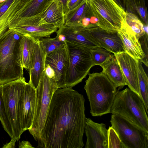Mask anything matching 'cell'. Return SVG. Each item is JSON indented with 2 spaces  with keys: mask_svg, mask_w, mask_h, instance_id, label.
I'll return each instance as SVG.
<instances>
[{
  "mask_svg": "<svg viewBox=\"0 0 148 148\" xmlns=\"http://www.w3.org/2000/svg\"><path fill=\"white\" fill-rule=\"evenodd\" d=\"M24 77L2 85L6 114L12 127L13 138L17 141L23 132L21 124V108L25 86Z\"/></svg>",
  "mask_w": 148,
  "mask_h": 148,
  "instance_id": "5b68a950",
  "label": "cell"
},
{
  "mask_svg": "<svg viewBox=\"0 0 148 148\" xmlns=\"http://www.w3.org/2000/svg\"><path fill=\"white\" fill-rule=\"evenodd\" d=\"M123 3L126 12L138 16L143 24L148 26V13L145 0H123Z\"/></svg>",
  "mask_w": 148,
  "mask_h": 148,
  "instance_id": "603a6c76",
  "label": "cell"
},
{
  "mask_svg": "<svg viewBox=\"0 0 148 148\" xmlns=\"http://www.w3.org/2000/svg\"><path fill=\"white\" fill-rule=\"evenodd\" d=\"M18 9L11 5L5 13L0 17V40L10 30L9 24L14 17L19 13Z\"/></svg>",
  "mask_w": 148,
  "mask_h": 148,
  "instance_id": "4316f807",
  "label": "cell"
},
{
  "mask_svg": "<svg viewBox=\"0 0 148 148\" xmlns=\"http://www.w3.org/2000/svg\"><path fill=\"white\" fill-rule=\"evenodd\" d=\"M91 16L96 18L97 26L110 32L120 29L126 13L114 0H88Z\"/></svg>",
  "mask_w": 148,
  "mask_h": 148,
  "instance_id": "ba28073f",
  "label": "cell"
},
{
  "mask_svg": "<svg viewBox=\"0 0 148 148\" xmlns=\"http://www.w3.org/2000/svg\"><path fill=\"white\" fill-rule=\"evenodd\" d=\"M36 40L32 37L23 35L21 40V55L23 66L28 71Z\"/></svg>",
  "mask_w": 148,
  "mask_h": 148,
  "instance_id": "cb8c5ba5",
  "label": "cell"
},
{
  "mask_svg": "<svg viewBox=\"0 0 148 148\" xmlns=\"http://www.w3.org/2000/svg\"><path fill=\"white\" fill-rule=\"evenodd\" d=\"M108 148H126L114 129L110 126L108 129Z\"/></svg>",
  "mask_w": 148,
  "mask_h": 148,
  "instance_id": "4dcf8cb0",
  "label": "cell"
},
{
  "mask_svg": "<svg viewBox=\"0 0 148 148\" xmlns=\"http://www.w3.org/2000/svg\"><path fill=\"white\" fill-rule=\"evenodd\" d=\"M144 103L136 93L126 88L117 91L110 110L148 132V118Z\"/></svg>",
  "mask_w": 148,
  "mask_h": 148,
  "instance_id": "277c9868",
  "label": "cell"
},
{
  "mask_svg": "<svg viewBox=\"0 0 148 148\" xmlns=\"http://www.w3.org/2000/svg\"><path fill=\"white\" fill-rule=\"evenodd\" d=\"M16 141L15 139H11L9 143L4 145L2 148H15V143Z\"/></svg>",
  "mask_w": 148,
  "mask_h": 148,
  "instance_id": "8d00e7d4",
  "label": "cell"
},
{
  "mask_svg": "<svg viewBox=\"0 0 148 148\" xmlns=\"http://www.w3.org/2000/svg\"><path fill=\"white\" fill-rule=\"evenodd\" d=\"M0 120L5 130L12 139L13 133L12 127L5 110L3 95L2 85L0 83Z\"/></svg>",
  "mask_w": 148,
  "mask_h": 148,
  "instance_id": "f546056e",
  "label": "cell"
},
{
  "mask_svg": "<svg viewBox=\"0 0 148 148\" xmlns=\"http://www.w3.org/2000/svg\"><path fill=\"white\" fill-rule=\"evenodd\" d=\"M116 3L121 7L124 9V6L123 3V0H114Z\"/></svg>",
  "mask_w": 148,
  "mask_h": 148,
  "instance_id": "f35d334b",
  "label": "cell"
},
{
  "mask_svg": "<svg viewBox=\"0 0 148 148\" xmlns=\"http://www.w3.org/2000/svg\"><path fill=\"white\" fill-rule=\"evenodd\" d=\"M139 40L142 49L145 54V57L142 62L147 67L148 66V34L145 33V34L142 36L139 39Z\"/></svg>",
  "mask_w": 148,
  "mask_h": 148,
  "instance_id": "1f68e13d",
  "label": "cell"
},
{
  "mask_svg": "<svg viewBox=\"0 0 148 148\" xmlns=\"http://www.w3.org/2000/svg\"><path fill=\"white\" fill-rule=\"evenodd\" d=\"M23 35L11 29L0 40V83L23 77L21 40Z\"/></svg>",
  "mask_w": 148,
  "mask_h": 148,
  "instance_id": "7a4b0ae2",
  "label": "cell"
},
{
  "mask_svg": "<svg viewBox=\"0 0 148 148\" xmlns=\"http://www.w3.org/2000/svg\"><path fill=\"white\" fill-rule=\"evenodd\" d=\"M45 64H49L54 70V79L59 88L66 87L65 76L69 64V58L66 46L57 49L46 56Z\"/></svg>",
  "mask_w": 148,
  "mask_h": 148,
  "instance_id": "8fae6325",
  "label": "cell"
},
{
  "mask_svg": "<svg viewBox=\"0 0 148 148\" xmlns=\"http://www.w3.org/2000/svg\"><path fill=\"white\" fill-rule=\"evenodd\" d=\"M137 69L140 97L147 113L148 109V78L141 62L137 61Z\"/></svg>",
  "mask_w": 148,
  "mask_h": 148,
  "instance_id": "484cf974",
  "label": "cell"
},
{
  "mask_svg": "<svg viewBox=\"0 0 148 148\" xmlns=\"http://www.w3.org/2000/svg\"><path fill=\"white\" fill-rule=\"evenodd\" d=\"M117 32L123 43L124 51L136 60L142 62L145 55L139 40L122 29H120Z\"/></svg>",
  "mask_w": 148,
  "mask_h": 148,
  "instance_id": "d6986e66",
  "label": "cell"
},
{
  "mask_svg": "<svg viewBox=\"0 0 148 148\" xmlns=\"http://www.w3.org/2000/svg\"><path fill=\"white\" fill-rule=\"evenodd\" d=\"M42 14L28 17L17 16L10 22V29L23 35L28 36L36 40L44 37H49L56 32L58 28L46 23L42 18Z\"/></svg>",
  "mask_w": 148,
  "mask_h": 148,
  "instance_id": "30bf717a",
  "label": "cell"
},
{
  "mask_svg": "<svg viewBox=\"0 0 148 148\" xmlns=\"http://www.w3.org/2000/svg\"><path fill=\"white\" fill-rule=\"evenodd\" d=\"M65 44L69 58L65 84L66 87L72 88L86 77L93 67L91 49L68 42Z\"/></svg>",
  "mask_w": 148,
  "mask_h": 148,
  "instance_id": "52a82bcc",
  "label": "cell"
},
{
  "mask_svg": "<svg viewBox=\"0 0 148 148\" xmlns=\"http://www.w3.org/2000/svg\"><path fill=\"white\" fill-rule=\"evenodd\" d=\"M84 87L93 116L110 113L116 88L102 72L88 74Z\"/></svg>",
  "mask_w": 148,
  "mask_h": 148,
  "instance_id": "3957f363",
  "label": "cell"
},
{
  "mask_svg": "<svg viewBox=\"0 0 148 148\" xmlns=\"http://www.w3.org/2000/svg\"><path fill=\"white\" fill-rule=\"evenodd\" d=\"M100 66L102 72L117 88H122L127 84L114 55L113 54Z\"/></svg>",
  "mask_w": 148,
  "mask_h": 148,
  "instance_id": "ac0fdd59",
  "label": "cell"
},
{
  "mask_svg": "<svg viewBox=\"0 0 148 148\" xmlns=\"http://www.w3.org/2000/svg\"><path fill=\"white\" fill-rule=\"evenodd\" d=\"M87 29L92 38L100 47L113 54L124 51L117 32H108L97 27Z\"/></svg>",
  "mask_w": 148,
  "mask_h": 148,
  "instance_id": "5bb4252c",
  "label": "cell"
},
{
  "mask_svg": "<svg viewBox=\"0 0 148 148\" xmlns=\"http://www.w3.org/2000/svg\"><path fill=\"white\" fill-rule=\"evenodd\" d=\"M65 15L62 2L60 0H53L42 13V18L46 23L58 28L64 24Z\"/></svg>",
  "mask_w": 148,
  "mask_h": 148,
  "instance_id": "ffe728a7",
  "label": "cell"
},
{
  "mask_svg": "<svg viewBox=\"0 0 148 148\" xmlns=\"http://www.w3.org/2000/svg\"><path fill=\"white\" fill-rule=\"evenodd\" d=\"M59 88L54 79L49 77L45 71L36 90L35 112L32 126L29 131L36 141L39 139L51 103L55 92Z\"/></svg>",
  "mask_w": 148,
  "mask_h": 148,
  "instance_id": "8992f818",
  "label": "cell"
},
{
  "mask_svg": "<svg viewBox=\"0 0 148 148\" xmlns=\"http://www.w3.org/2000/svg\"><path fill=\"white\" fill-rule=\"evenodd\" d=\"M84 132L87 138L85 148H108V129L105 124L86 118Z\"/></svg>",
  "mask_w": 148,
  "mask_h": 148,
  "instance_id": "4fadbf2b",
  "label": "cell"
},
{
  "mask_svg": "<svg viewBox=\"0 0 148 148\" xmlns=\"http://www.w3.org/2000/svg\"><path fill=\"white\" fill-rule=\"evenodd\" d=\"M85 100L72 88L58 89L52 96L38 142L41 148H82Z\"/></svg>",
  "mask_w": 148,
  "mask_h": 148,
  "instance_id": "6da1fadb",
  "label": "cell"
},
{
  "mask_svg": "<svg viewBox=\"0 0 148 148\" xmlns=\"http://www.w3.org/2000/svg\"><path fill=\"white\" fill-rule=\"evenodd\" d=\"M49 37L42 38L38 40L46 56L54 50L64 47L66 45L64 42L59 41L56 37Z\"/></svg>",
  "mask_w": 148,
  "mask_h": 148,
  "instance_id": "83f0119b",
  "label": "cell"
},
{
  "mask_svg": "<svg viewBox=\"0 0 148 148\" xmlns=\"http://www.w3.org/2000/svg\"><path fill=\"white\" fill-rule=\"evenodd\" d=\"M122 71L127 85L140 97L137 69V61L124 51L114 54Z\"/></svg>",
  "mask_w": 148,
  "mask_h": 148,
  "instance_id": "7c38bea8",
  "label": "cell"
},
{
  "mask_svg": "<svg viewBox=\"0 0 148 148\" xmlns=\"http://www.w3.org/2000/svg\"><path fill=\"white\" fill-rule=\"evenodd\" d=\"M18 147L19 148H34L30 143L28 141H22L20 142Z\"/></svg>",
  "mask_w": 148,
  "mask_h": 148,
  "instance_id": "d590c367",
  "label": "cell"
},
{
  "mask_svg": "<svg viewBox=\"0 0 148 148\" xmlns=\"http://www.w3.org/2000/svg\"><path fill=\"white\" fill-rule=\"evenodd\" d=\"M90 16L88 0H83L77 6L65 14L64 24L80 26L82 20Z\"/></svg>",
  "mask_w": 148,
  "mask_h": 148,
  "instance_id": "44dd1931",
  "label": "cell"
},
{
  "mask_svg": "<svg viewBox=\"0 0 148 148\" xmlns=\"http://www.w3.org/2000/svg\"><path fill=\"white\" fill-rule=\"evenodd\" d=\"M36 96V90L27 82L21 108V124L23 132L29 130L32 126L35 112Z\"/></svg>",
  "mask_w": 148,
  "mask_h": 148,
  "instance_id": "2e32d148",
  "label": "cell"
},
{
  "mask_svg": "<svg viewBox=\"0 0 148 148\" xmlns=\"http://www.w3.org/2000/svg\"><path fill=\"white\" fill-rule=\"evenodd\" d=\"M144 24L135 14L126 12L120 29L134 35L138 40L145 34Z\"/></svg>",
  "mask_w": 148,
  "mask_h": 148,
  "instance_id": "7402d4cb",
  "label": "cell"
},
{
  "mask_svg": "<svg viewBox=\"0 0 148 148\" xmlns=\"http://www.w3.org/2000/svg\"><path fill=\"white\" fill-rule=\"evenodd\" d=\"M110 122L126 148H148V132L117 114H112Z\"/></svg>",
  "mask_w": 148,
  "mask_h": 148,
  "instance_id": "9c48e42d",
  "label": "cell"
},
{
  "mask_svg": "<svg viewBox=\"0 0 148 148\" xmlns=\"http://www.w3.org/2000/svg\"><path fill=\"white\" fill-rule=\"evenodd\" d=\"M58 28L56 32L64 35L66 42L83 46L90 49L100 47L92 38L88 29L84 27L64 24Z\"/></svg>",
  "mask_w": 148,
  "mask_h": 148,
  "instance_id": "9a60e30c",
  "label": "cell"
},
{
  "mask_svg": "<svg viewBox=\"0 0 148 148\" xmlns=\"http://www.w3.org/2000/svg\"><path fill=\"white\" fill-rule=\"evenodd\" d=\"M90 53L93 66H100L112 54L108 50L99 47L91 49Z\"/></svg>",
  "mask_w": 148,
  "mask_h": 148,
  "instance_id": "f1b7e54d",
  "label": "cell"
},
{
  "mask_svg": "<svg viewBox=\"0 0 148 148\" xmlns=\"http://www.w3.org/2000/svg\"><path fill=\"white\" fill-rule=\"evenodd\" d=\"M14 0H5L0 3V17L10 7Z\"/></svg>",
  "mask_w": 148,
  "mask_h": 148,
  "instance_id": "d6a6232c",
  "label": "cell"
},
{
  "mask_svg": "<svg viewBox=\"0 0 148 148\" xmlns=\"http://www.w3.org/2000/svg\"><path fill=\"white\" fill-rule=\"evenodd\" d=\"M5 0H0V3L2 2H3L5 1Z\"/></svg>",
  "mask_w": 148,
  "mask_h": 148,
  "instance_id": "ab89813d",
  "label": "cell"
},
{
  "mask_svg": "<svg viewBox=\"0 0 148 148\" xmlns=\"http://www.w3.org/2000/svg\"><path fill=\"white\" fill-rule=\"evenodd\" d=\"M83 0H70L67 4L68 11L74 8L78 5Z\"/></svg>",
  "mask_w": 148,
  "mask_h": 148,
  "instance_id": "e575fe53",
  "label": "cell"
},
{
  "mask_svg": "<svg viewBox=\"0 0 148 148\" xmlns=\"http://www.w3.org/2000/svg\"><path fill=\"white\" fill-rule=\"evenodd\" d=\"M53 0H30L19 16H30L42 14Z\"/></svg>",
  "mask_w": 148,
  "mask_h": 148,
  "instance_id": "d4e9b609",
  "label": "cell"
},
{
  "mask_svg": "<svg viewBox=\"0 0 148 148\" xmlns=\"http://www.w3.org/2000/svg\"></svg>",
  "mask_w": 148,
  "mask_h": 148,
  "instance_id": "60d3db41",
  "label": "cell"
},
{
  "mask_svg": "<svg viewBox=\"0 0 148 148\" xmlns=\"http://www.w3.org/2000/svg\"><path fill=\"white\" fill-rule=\"evenodd\" d=\"M45 71L46 75L49 78L54 79L55 73L53 69L48 64H45Z\"/></svg>",
  "mask_w": 148,
  "mask_h": 148,
  "instance_id": "836d02e7",
  "label": "cell"
},
{
  "mask_svg": "<svg viewBox=\"0 0 148 148\" xmlns=\"http://www.w3.org/2000/svg\"><path fill=\"white\" fill-rule=\"evenodd\" d=\"M46 55L36 40L29 71V79L28 82L36 89L41 75L45 71Z\"/></svg>",
  "mask_w": 148,
  "mask_h": 148,
  "instance_id": "e0dca14e",
  "label": "cell"
},
{
  "mask_svg": "<svg viewBox=\"0 0 148 148\" xmlns=\"http://www.w3.org/2000/svg\"><path fill=\"white\" fill-rule=\"evenodd\" d=\"M62 2L63 6L64 11L65 14L68 11L67 4L69 0H60Z\"/></svg>",
  "mask_w": 148,
  "mask_h": 148,
  "instance_id": "74e56055",
  "label": "cell"
}]
</instances>
